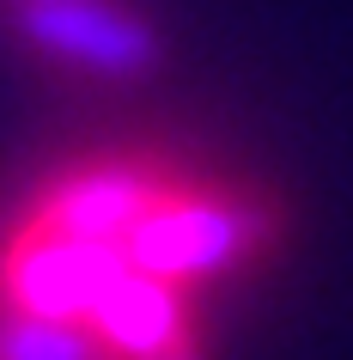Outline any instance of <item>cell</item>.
I'll return each instance as SVG.
<instances>
[{"mask_svg":"<svg viewBox=\"0 0 353 360\" xmlns=\"http://www.w3.org/2000/svg\"><path fill=\"white\" fill-rule=\"evenodd\" d=\"M280 208L165 147H98L0 202V360H213L274 263Z\"/></svg>","mask_w":353,"mask_h":360,"instance_id":"1","label":"cell"},{"mask_svg":"<svg viewBox=\"0 0 353 360\" xmlns=\"http://www.w3.org/2000/svg\"><path fill=\"white\" fill-rule=\"evenodd\" d=\"M31 6H49V0H19V13H31Z\"/></svg>","mask_w":353,"mask_h":360,"instance_id":"2","label":"cell"}]
</instances>
